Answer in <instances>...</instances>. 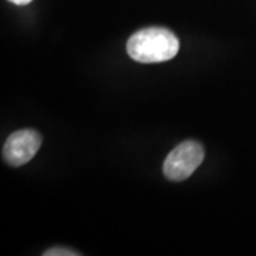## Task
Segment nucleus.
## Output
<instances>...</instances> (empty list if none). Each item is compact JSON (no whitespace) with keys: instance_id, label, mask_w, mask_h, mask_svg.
Masks as SVG:
<instances>
[{"instance_id":"5","label":"nucleus","mask_w":256,"mask_h":256,"mask_svg":"<svg viewBox=\"0 0 256 256\" xmlns=\"http://www.w3.org/2000/svg\"><path fill=\"white\" fill-rule=\"evenodd\" d=\"M12 3H14V4H18V6H24V4H28L32 0H10Z\"/></svg>"},{"instance_id":"4","label":"nucleus","mask_w":256,"mask_h":256,"mask_svg":"<svg viewBox=\"0 0 256 256\" xmlns=\"http://www.w3.org/2000/svg\"><path fill=\"white\" fill-rule=\"evenodd\" d=\"M80 254L72 250V249H66V248H53L44 252V256H78Z\"/></svg>"},{"instance_id":"2","label":"nucleus","mask_w":256,"mask_h":256,"mask_svg":"<svg viewBox=\"0 0 256 256\" xmlns=\"http://www.w3.org/2000/svg\"><path fill=\"white\" fill-rule=\"evenodd\" d=\"M204 156V148L198 141H184L165 158L162 166L164 175L170 181L181 182L194 174V171L202 164Z\"/></svg>"},{"instance_id":"3","label":"nucleus","mask_w":256,"mask_h":256,"mask_svg":"<svg viewBox=\"0 0 256 256\" xmlns=\"http://www.w3.org/2000/svg\"><path fill=\"white\" fill-rule=\"evenodd\" d=\"M42 146V136L34 130H18L3 146V158L12 166H22L36 156Z\"/></svg>"},{"instance_id":"1","label":"nucleus","mask_w":256,"mask_h":256,"mask_svg":"<svg viewBox=\"0 0 256 256\" xmlns=\"http://www.w3.org/2000/svg\"><path fill=\"white\" fill-rule=\"evenodd\" d=\"M180 50V40L171 30L146 28L136 32L127 42L128 56L138 63L168 62Z\"/></svg>"}]
</instances>
